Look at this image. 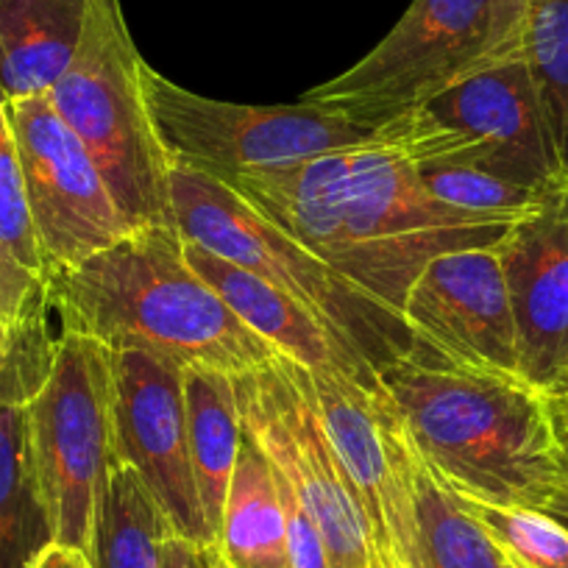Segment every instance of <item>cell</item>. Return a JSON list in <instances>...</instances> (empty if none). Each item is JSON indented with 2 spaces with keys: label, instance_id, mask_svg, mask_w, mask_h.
Returning <instances> with one entry per match:
<instances>
[{
  "label": "cell",
  "instance_id": "603a6c76",
  "mask_svg": "<svg viewBox=\"0 0 568 568\" xmlns=\"http://www.w3.org/2000/svg\"><path fill=\"white\" fill-rule=\"evenodd\" d=\"M418 568H518L463 507L460 496L415 452Z\"/></svg>",
  "mask_w": 568,
  "mask_h": 568
},
{
  "label": "cell",
  "instance_id": "4fadbf2b",
  "mask_svg": "<svg viewBox=\"0 0 568 568\" xmlns=\"http://www.w3.org/2000/svg\"><path fill=\"white\" fill-rule=\"evenodd\" d=\"M120 463L134 468L176 535L215 546L193 474L184 368L145 352H112Z\"/></svg>",
  "mask_w": 568,
  "mask_h": 568
},
{
  "label": "cell",
  "instance_id": "30bf717a",
  "mask_svg": "<svg viewBox=\"0 0 568 568\" xmlns=\"http://www.w3.org/2000/svg\"><path fill=\"white\" fill-rule=\"evenodd\" d=\"M302 379L363 505L376 551L396 568H418L415 446L396 404L343 374L302 368Z\"/></svg>",
  "mask_w": 568,
  "mask_h": 568
},
{
  "label": "cell",
  "instance_id": "3957f363",
  "mask_svg": "<svg viewBox=\"0 0 568 568\" xmlns=\"http://www.w3.org/2000/svg\"><path fill=\"white\" fill-rule=\"evenodd\" d=\"M379 382L420 460L457 494L538 507L560 477L549 398L521 374L404 357Z\"/></svg>",
  "mask_w": 568,
  "mask_h": 568
},
{
  "label": "cell",
  "instance_id": "44dd1931",
  "mask_svg": "<svg viewBox=\"0 0 568 568\" xmlns=\"http://www.w3.org/2000/svg\"><path fill=\"white\" fill-rule=\"evenodd\" d=\"M53 544L37 485L26 404H0V568H29Z\"/></svg>",
  "mask_w": 568,
  "mask_h": 568
},
{
  "label": "cell",
  "instance_id": "7402d4cb",
  "mask_svg": "<svg viewBox=\"0 0 568 568\" xmlns=\"http://www.w3.org/2000/svg\"><path fill=\"white\" fill-rule=\"evenodd\" d=\"M176 529L142 483L140 474L120 463L106 483L92 540L95 568H162V549Z\"/></svg>",
  "mask_w": 568,
  "mask_h": 568
},
{
  "label": "cell",
  "instance_id": "f546056e",
  "mask_svg": "<svg viewBox=\"0 0 568 568\" xmlns=\"http://www.w3.org/2000/svg\"><path fill=\"white\" fill-rule=\"evenodd\" d=\"M535 510L546 513V516L557 518L562 527H568V477L566 474H560V477L549 485V490H546L544 499L538 501V507H535Z\"/></svg>",
  "mask_w": 568,
  "mask_h": 568
},
{
  "label": "cell",
  "instance_id": "7c38bea8",
  "mask_svg": "<svg viewBox=\"0 0 568 568\" xmlns=\"http://www.w3.org/2000/svg\"><path fill=\"white\" fill-rule=\"evenodd\" d=\"M415 363L446 368L518 371V332L496 245L435 256L402 307Z\"/></svg>",
  "mask_w": 568,
  "mask_h": 568
},
{
  "label": "cell",
  "instance_id": "9c48e42d",
  "mask_svg": "<svg viewBox=\"0 0 568 568\" xmlns=\"http://www.w3.org/2000/svg\"><path fill=\"white\" fill-rule=\"evenodd\" d=\"M243 433L262 449L318 524L332 568H371L379 555L363 505L291 359L234 379Z\"/></svg>",
  "mask_w": 568,
  "mask_h": 568
},
{
  "label": "cell",
  "instance_id": "836d02e7",
  "mask_svg": "<svg viewBox=\"0 0 568 568\" xmlns=\"http://www.w3.org/2000/svg\"><path fill=\"white\" fill-rule=\"evenodd\" d=\"M371 568H396V566H393V560H390V557H385V555H376V557H374V566H371Z\"/></svg>",
  "mask_w": 568,
  "mask_h": 568
},
{
  "label": "cell",
  "instance_id": "52a82bcc",
  "mask_svg": "<svg viewBox=\"0 0 568 568\" xmlns=\"http://www.w3.org/2000/svg\"><path fill=\"white\" fill-rule=\"evenodd\" d=\"M26 424L53 544L90 557L106 483L120 466L112 348L59 332L51 374L26 404Z\"/></svg>",
  "mask_w": 568,
  "mask_h": 568
},
{
  "label": "cell",
  "instance_id": "5b68a950",
  "mask_svg": "<svg viewBox=\"0 0 568 568\" xmlns=\"http://www.w3.org/2000/svg\"><path fill=\"white\" fill-rule=\"evenodd\" d=\"M173 221L184 240L265 278L284 296L324 321L354 354L387 368L415 357V341L402 313L382 304L324 256L293 237L221 179L176 165L171 179Z\"/></svg>",
  "mask_w": 568,
  "mask_h": 568
},
{
  "label": "cell",
  "instance_id": "d6986e66",
  "mask_svg": "<svg viewBox=\"0 0 568 568\" xmlns=\"http://www.w3.org/2000/svg\"><path fill=\"white\" fill-rule=\"evenodd\" d=\"M184 402H187L190 457L201 507L212 535L221 532L223 505L243 446V418L237 407L234 376L217 371H184Z\"/></svg>",
  "mask_w": 568,
  "mask_h": 568
},
{
  "label": "cell",
  "instance_id": "8fae6325",
  "mask_svg": "<svg viewBox=\"0 0 568 568\" xmlns=\"http://www.w3.org/2000/svg\"><path fill=\"white\" fill-rule=\"evenodd\" d=\"M7 109L48 276L134 232L48 92L7 101Z\"/></svg>",
  "mask_w": 568,
  "mask_h": 568
},
{
  "label": "cell",
  "instance_id": "e0dca14e",
  "mask_svg": "<svg viewBox=\"0 0 568 568\" xmlns=\"http://www.w3.org/2000/svg\"><path fill=\"white\" fill-rule=\"evenodd\" d=\"M92 0H0V92L45 95L68 73L90 23Z\"/></svg>",
  "mask_w": 568,
  "mask_h": 568
},
{
  "label": "cell",
  "instance_id": "4dcf8cb0",
  "mask_svg": "<svg viewBox=\"0 0 568 568\" xmlns=\"http://www.w3.org/2000/svg\"><path fill=\"white\" fill-rule=\"evenodd\" d=\"M546 398H549L551 418H555V426H562L568 429V385H555L551 390H544Z\"/></svg>",
  "mask_w": 568,
  "mask_h": 568
},
{
  "label": "cell",
  "instance_id": "83f0119b",
  "mask_svg": "<svg viewBox=\"0 0 568 568\" xmlns=\"http://www.w3.org/2000/svg\"><path fill=\"white\" fill-rule=\"evenodd\" d=\"M162 568H206V549L182 535H173L162 549Z\"/></svg>",
  "mask_w": 568,
  "mask_h": 568
},
{
  "label": "cell",
  "instance_id": "7a4b0ae2",
  "mask_svg": "<svg viewBox=\"0 0 568 568\" xmlns=\"http://www.w3.org/2000/svg\"><path fill=\"white\" fill-rule=\"evenodd\" d=\"M45 302L68 335L145 352L184 371L245 376L278 357L190 265L176 226H142L48 276Z\"/></svg>",
  "mask_w": 568,
  "mask_h": 568
},
{
  "label": "cell",
  "instance_id": "5bb4252c",
  "mask_svg": "<svg viewBox=\"0 0 568 568\" xmlns=\"http://www.w3.org/2000/svg\"><path fill=\"white\" fill-rule=\"evenodd\" d=\"M424 109L474 142L485 171L535 190L568 182V165L524 57L471 75Z\"/></svg>",
  "mask_w": 568,
  "mask_h": 568
},
{
  "label": "cell",
  "instance_id": "ac0fdd59",
  "mask_svg": "<svg viewBox=\"0 0 568 568\" xmlns=\"http://www.w3.org/2000/svg\"><path fill=\"white\" fill-rule=\"evenodd\" d=\"M215 549L237 568H293L276 474L248 435L240 446Z\"/></svg>",
  "mask_w": 568,
  "mask_h": 568
},
{
  "label": "cell",
  "instance_id": "ffe728a7",
  "mask_svg": "<svg viewBox=\"0 0 568 568\" xmlns=\"http://www.w3.org/2000/svg\"><path fill=\"white\" fill-rule=\"evenodd\" d=\"M48 271L26 195L18 142L0 92V326H12L45 302Z\"/></svg>",
  "mask_w": 568,
  "mask_h": 568
},
{
  "label": "cell",
  "instance_id": "d6a6232c",
  "mask_svg": "<svg viewBox=\"0 0 568 568\" xmlns=\"http://www.w3.org/2000/svg\"><path fill=\"white\" fill-rule=\"evenodd\" d=\"M206 568H237V566H232V562L223 560V557L217 555L215 546H212V549H206Z\"/></svg>",
  "mask_w": 568,
  "mask_h": 568
},
{
  "label": "cell",
  "instance_id": "ba28073f",
  "mask_svg": "<svg viewBox=\"0 0 568 568\" xmlns=\"http://www.w3.org/2000/svg\"><path fill=\"white\" fill-rule=\"evenodd\" d=\"M145 95L176 165L215 179L271 173L335 151L379 140L365 129L310 103L254 106L199 95L145 64Z\"/></svg>",
  "mask_w": 568,
  "mask_h": 568
},
{
  "label": "cell",
  "instance_id": "484cf974",
  "mask_svg": "<svg viewBox=\"0 0 568 568\" xmlns=\"http://www.w3.org/2000/svg\"><path fill=\"white\" fill-rule=\"evenodd\" d=\"M415 173L426 193L435 195L440 204L505 221H521L551 193L510 182L477 165H415Z\"/></svg>",
  "mask_w": 568,
  "mask_h": 568
},
{
  "label": "cell",
  "instance_id": "f1b7e54d",
  "mask_svg": "<svg viewBox=\"0 0 568 568\" xmlns=\"http://www.w3.org/2000/svg\"><path fill=\"white\" fill-rule=\"evenodd\" d=\"M29 568H95L90 557L79 549H70V546L51 544L48 549L40 551L34 562Z\"/></svg>",
  "mask_w": 568,
  "mask_h": 568
},
{
  "label": "cell",
  "instance_id": "cb8c5ba5",
  "mask_svg": "<svg viewBox=\"0 0 568 568\" xmlns=\"http://www.w3.org/2000/svg\"><path fill=\"white\" fill-rule=\"evenodd\" d=\"M524 59L532 70L551 131L568 165V0L529 3Z\"/></svg>",
  "mask_w": 568,
  "mask_h": 568
},
{
  "label": "cell",
  "instance_id": "d4e9b609",
  "mask_svg": "<svg viewBox=\"0 0 568 568\" xmlns=\"http://www.w3.org/2000/svg\"><path fill=\"white\" fill-rule=\"evenodd\" d=\"M457 496L518 568H568V527L557 518L535 507L499 505L468 494Z\"/></svg>",
  "mask_w": 568,
  "mask_h": 568
},
{
  "label": "cell",
  "instance_id": "8992f818",
  "mask_svg": "<svg viewBox=\"0 0 568 568\" xmlns=\"http://www.w3.org/2000/svg\"><path fill=\"white\" fill-rule=\"evenodd\" d=\"M145 64L120 0H92L79 53L48 98L92 156L125 221L134 229L176 226L171 195L176 160L145 95Z\"/></svg>",
  "mask_w": 568,
  "mask_h": 568
},
{
  "label": "cell",
  "instance_id": "e575fe53",
  "mask_svg": "<svg viewBox=\"0 0 568 568\" xmlns=\"http://www.w3.org/2000/svg\"><path fill=\"white\" fill-rule=\"evenodd\" d=\"M557 385H568V371H566V376H562V379L557 382ZM549 390H551V387H549Z\"/></svg>",
  "mask_w": 568,
  "mask_h": 568
},
{
  "label": "cell",
  "instance_id": "6da1fadb",
  "mask_svg": "<svg viewBox=\"0 0 568 568\" xmlns=\"http://www.w3.org/2000/svg\"><path fill=\"white\" fill-rule=\"evenodd\" d=\"M221 182L396 313L435 256L496 245L516 223L440 204L385 131L296 168Z\"/></svg>",
  "mask_w": 568,
  "mask_h": 568
},
{
  "label": "cell",
  "instance_id": "4316f807",
  "mask_svg": "<svg viewBox=\"0 0 568 568\" xmlns=\"http://www.w3.org/2000/svg\"><path fill=\"white\" fill-rule=\"evenodd\" d=\"M57 337L51 335L48 304H37L12 326H0V404H29L34 398L51 374Z\"/></svg>",
  "mask_w": 568,
  "mask_h": 568
},
{
  "label": "cell",
  "instance_id": "2e32d148",
  "mask_svg": "<svg viewBox=\"0 0 568 568\" xmlns=\"http://www.w3.org/2000/svg\"><path fill=\"white\" fill-rule=\"evenodd\" d=\"M184 254L212 291L226 302V307L278 357L313 374H343L371 390H385L374 365L365 363L324 321L276 291L265 278L190 240H184Z\"/></svg>",
  "mask_w": 568,
  "mask_h": 568
},
{
  "label": "cell",
  "instance_id": "277c9868",
  "mask_svg": "<svg viewBox=\"0 0 568 568\" xmlns=\"http://www.w3.org/2000/svg\"><path fill=\"white\" fill-rule=\"evenodd\" d=\"M532 0H413L359 62L302 95L365 129L424 109L471 75L524 57Z\"/></svg>",
  "mask_w": 568,
  "mask_h": 568
},
{
  "label": "cell",
  "instance_id": "1f68e13d",
  "mask_svg": "<svg viewBox=\"0 0 568 568\" xmlns=\"http://www.w3.org/2000/svg\"><path fill=\"white\" fill-rule=\"evenodd\" d=\"M557 429V466H560V474L568 477V429L562 426H555Z\"/></svg>",
  "mask_w": 568,
  "mask_h": 568
},
{
  "label": "cell",
  "instance_id": "9a60e30c",
  "mask_svg": "<svg viewBox=\"0 0 568 568\" xmlns=\"http://www.w3.org/2000/svg\"><path fill=\"white\" fill-rule=\"evenodd\" d=\"M518 332V371L549 390L568 371V182L496 243Z\"/></svg>",
  "mask_w": 568,
  "mask_h": 568
}]
</instances>
